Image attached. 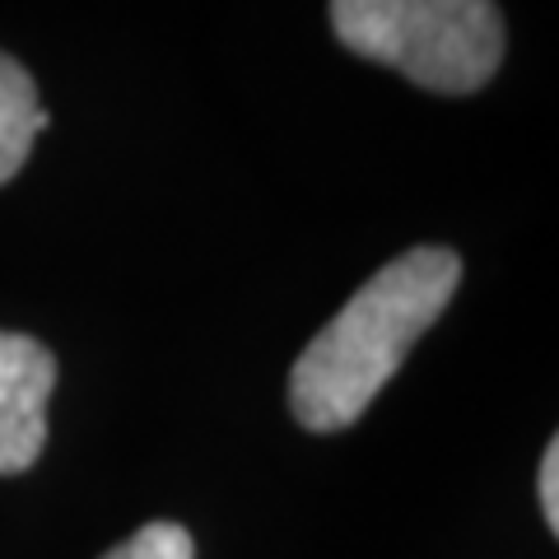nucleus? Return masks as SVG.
Returning <instances> with one entry per match:
<instances>
[{
    "instance_id": "4",
    "label": "nucleus",
    "mask_w": 559,
    "mask_h": 559,
    "mask_svg": "<svg viewBox=\"0 0 559 559\" xmlns=\"http://www.w3.org/2000/svg\"><path fill=\"white\" fill-rule=\"evenodd\" d=\"M38 131H47V108L28 70L0 51V187L28 164Z\"/></svg>"
},
{
    "instance_id": "1",
    "label": "nucleus",
    "mask_w": 559,
    "mask_h": 559,
    "mask_svg": "<svg viewBox=\"0 0 559 559\" xmlns=\"http://www.w3.org/2000/svg\"><path fill=\"white\" fill-rule=\"evenodd\" d=\"M462 285L452 248H411L388 261L289 369V411L308 433H336L373 406L396 378L411 345L443 318Z\"/></svg>"
},
{
    "instance_id": "2",
    "label": "nucleus",
    "mask_w": 559,
    "mask_h": 559,
    "mask_svg": "<svg viewBox=\"0 0 559 559\" xmlns=\"http://www.w3.org/2000/svg\"><path fill=\"white\" fill-rule=\"evenodd\" d=\"M331 28L355 57L429 94H476L503 61L495 0H331Z\"/></svg>"
},
{
    "instance_id": "5",
    "label": "nucleus",
    "mask_w": 559,
    "mask_h": 559,
    "mask_svg": "<svg viewBox=\"0 0 559 559\" xmlns=\"http://www.w3.org/2000/svg\"><path fill=\"white\" fill-rule=\"evenodd\" d=\"M103 559H197V546H191V532L178 527V522H150V527L127 536Z\"/></svg>"
},
{
    "instance_id": "3",
    "label": "nucleus",
    "mask_w": 559,
    "mask_h": 559,
    "mask_svg": "<svg viewBox=\"0 0 559 559\" xmlns=\"http://www.w3.org/2000/svg\"><path fill=\"white\" fill-rule=\"evenodd\" d=\"M51 392L57 355L24 331H0V476H20L43 457Z\"/></svg>"
},
{
    "instance_id": "6",
    "label": "nucleus",
    "mask_w": 559,
    "mask_h": 559,
    "mask_svg": "<svg viewBox=\"0 0 559 559\" xmlns=\"http://www.w3.org/2000/svg\"><path fill=\"white\" fill-rule=\"evenodd\" d=\"M536 495H540V513H546V527L559 532V443H550L546 457H540Z\"/></svg>"
}]
</instances>
